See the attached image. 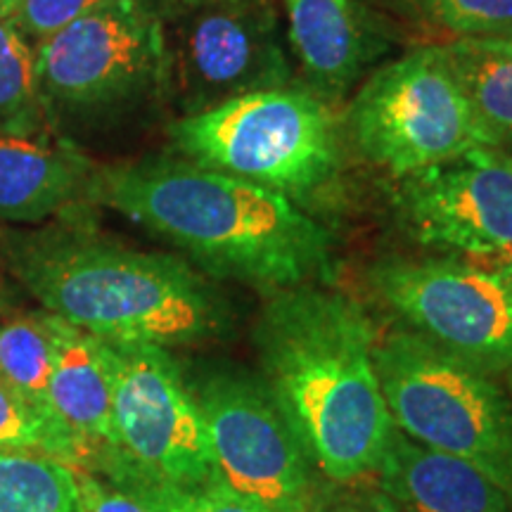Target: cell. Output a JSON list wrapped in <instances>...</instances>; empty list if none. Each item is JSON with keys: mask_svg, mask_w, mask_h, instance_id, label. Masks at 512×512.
Returning a JSON list of instances; mask_svg holds the SVG:
<instances>
[{"mask_svg": "<svg viewBox=\"0 0 512 512\" xmlns=\"http://www.w3.org/2000/svg\"><path fill=\"white\" fill-rule=\"evenodd\" d=\"M88 202L171 242L202 273L264 294L335 275V242L309 209L183 157L98 166Z\"/></svg>", "mask_w": 512, "mask_h": 512, "instance_id": "obj_1", "label": "cell"}, {"mask_svg": "<svg viewBox=\"0 0 512 512\" xmlns=\"http://www.w3.org/2000/svg\"><path fill=\"white\" fill-rule=\"evenodd\" d=\"M0 266L74 328L124 344L178 349L219 342L233 311L188 259L102 235L86 209L38 226L0 228Z\"/></svg>", "mask_w": 512, "mask_h": 512, "instance_id": "obj_2", "label": "cell"}, {"mask_svg": "<svg viewBox=\"0 0 512 512\" xmlns=\"http://www.w3.org/2000/svg\"><path fill=\"white\" fill-rule=\"evenodd\" d=\"M254 323L259 377L325 482L373 479L394 420L375 366L377 325L330 285L264 294Z\"/></svg>", "mask_w": 512, "mask_h": 512, "instance_id": "obj_3", "label": "cell"}, {"mask_svg": "<svg viewBox=\"0 0 512 512\" xmlns=\"http://www.w3.org/2000/svg\"><path fill=\"white\" fill-rule=\"evenodd\" d=\"M178 155L259 183L292 202L328 195L342 171L339 126L328 100L304 88H266L169 126Z\"/></svg>", "mask_w": 512, "mask_h": 512, "instance_id": "obj_4", "label": "cell"}, {"mask_svg": "<svg viewBox=\"0 0 512 512\" xmlns=\"http://www.w3.org/2000/svg\"><path fill=\"white\" fill-rule=\"evenodd\" d=\"M375 366L396 430L475 465L512 496V394L501 377L394 325L377 330Z\"/></svg>", "mask_w": 512, "mask_h": 512, "instance_id": "obj_5", "label": "cell"}, {"mask_svg": "<svg viewBox=\"0 0 512 512\" xmlns=\"http://www.w3.org/2000/svg\"><path fill=\"white\" fill-rule=\"evenodd\" d=\"M107 344L114 448L98 475L140 496L192 491L214 482L207 427L181 363L164 347Z\"/></svg>", "mask_w": 512, "mask_h": 512, "instance_id": "obj_6", "label": "cell"}, {"mask_svg": "<svg viewBox=\"0 0 512 512\" xmlns=\"http://www.w3.org/2000/svg\"><path fill=\"white\" fill-rule=\"evenodd\" d=\"M50 128L93 121L169 88L162 15L150 0H110L36 46Z\"/></svg>", "mask_w": 512, "mask_h": 512, "instance_id": "obj_7", "label": "cell"}, {"mask_svg": "<svg viewBox=\"0 0 512 512\" xmlns=\"http://www.w3.org/2000/svg\"><path fill=\"white\" fill-rule=\"evenodd\" d=\"M347 131L361 157L394 181L489 150L444 43L411 50L370 76L349 102Z\"/></svg>", "mask_w": 512, "mask_h": 512, "instance_id": "obj_8", "label": "cell"}, {"mask_svg": "<svg viewBox=\"0 0 512 512\" xmlns=\"http://www.w3.org/2000/svg\"><path fill=\"white\" fill-rule=\"evenodd\" d=\"M363 283L394 328L484 373H512V292L494 268L441 254H387L366 268Z\"/></svg>", "mask_w": 512, "mask_h": 512, "instance_id": "obj_9", "label": "cell"}, {"mask_svg": "<svg viewBox=\"0 0 512 512\" xmlns=\"http://www.w3.org/2000/svg\"><path fill=\"white\" fill-rule=\"evenodd\" d=\"M188 377L207 427L216 479L273 512H316L325 479L259 373L207 366Z\"/></svg>", "mask_w": 512, "mask_h": 512, "instance_id": "obj_10", "label": "cell"}, {"mask_svg": "<svg viewBox=\"0 0 512 512\" xmlns=\"http://www.w3.org/2000/svg\"><path fill=\"white\" fill-rule=\"evenodd\" d=\"M169 88L185 114L290 86L273 0H176L162 15Z\"/></svg>", "mask_w": 512, "mask_h": 512, "instance_id": "obj_11", "label": "cell"}, {"mask_svg": "<svg viewBox=\"0 0 512 512\" xmlns=\"http://www.w3.org/2000/svg\"><path fill=\"white\" fill-rule=\"evenodd\" d=\"M394 211L418 245L494 264L512 252V159L475 150L396 178Z\"/></svg>", "mask_w": 512, "mask_h": 512, "instance_id": "obj_12", "label": "cell"}, {"mask_svg": "<svg viewBox=\"0 0 512 512\" xmlns=\"http://www.w3.org/2000/svg\"><path fill=\"white\" fill-rule=\"evenodd\" d=\"M48 392L69 467L98 475L114 448L110 344L57 318Z\"/></svg>", "mask_w": 512, "mask_h": 512, "instance_id": "obj_13", "label": "cell"}, {"mask_svg": "<svg viewBox=\"0 0 512 512\" xmlns=\"http://www.w3.org/2000/svg\"><path fill=\"white\" fill-rule=\"evenodd\" d=\"M95 169L64 138L0 136V223L38 226L88 209Z\"/></svg>", "mask_w": 512, "mask_h": 512, "instance_id": "obj_14", "label": "cell"}, {"mask_svg": "<svg viewBox=\"0 0 512 512\" xmlns=\"http://www.w3.org/2000/svg\"><path fill=\"white\" fill-rule=\"evenodd\" d=\"M287 41L309 88L337 100L356 86L377 53L368 0H283Z\"/></svg>", "mask_w": 512, "mask_h": 512, "instance_id": "obj_15", "label": "cell"}, {"mask_svg": "<svg viewBox=\"0 0 512 512\" xmlns=\"http://www.w3.org/2000/svg\"><path fill=\"white\" fill-rule=\"evenodd\" d=\"M373 482L401 512H512V496L482 470L396 427Z\"/></svg>", "mask_w": 512, "mask_h": 512, "instance_id": "obj_16", "label": "cell"}, {"mask_svg": "<svg viewBox=\"0 0 512 512\" xmlns=\"http://www.w3.org/2000/svg\"><path fill=\"white\" fill-rule=\"evenodd\" d=\"M55 313L15 309L0 313V380L50 427L60 444V460L69 465V451L50 413V370H53Z\"/></svg>", "mask_w": 512, "mask_h": 512, "instance_id": "obj_17", "label": "cell"}, {"mask_svg": "<svg viewBox=\"0 0 512 512\" xmlns=\"http://www.w3.org/2000/svg\"><path fill=\"white\" fill-rule=\"evenodd\" d=\"M444 46L486 147L512 159V53L486 41Z\"/></svg>", "mask_w": 512, "mask_h": 512, "instance_id": "obj_18", "label": "cell"}, {"mask_svg": "<svg viewBox=\"0 0 512 512\" xmlns=\"http://www.w3.org/2000/svg\"><path fill=\"white\" fill-rule=\"evenodd\" d=\"M0 512H83L76 470L31 448H0Z\"/></svg>", "mask_w": 512, "mask_h": 512, "instance_id": "obj_19", "label": "cell"}, {"mask_svg": "<svg viewBox=\"0 0 512 512\" xmlns=\"http://www.w3.org/2000/svg\"><path fill=\"white\" fill-rule=\"evenodd\" d=\"M46 128L36 83V48L10 19H0V136H43Z\"/></svg>", "mask_w": 512, "mask_h": 512, "instance_id": "obj_20", "label": "cell"}, {"mask_svg": "<svg viewBox=\"0 0 512 512\" xmlns=\"http://www.w3.org/2000/svg\"><path fill=\"white\" fill-rule=\"evenodd\" d=\"M408 15L451 41L512 36V0H401Z\"/></svg>", "mask_w": 512, "mask_h": 512, "instance_id": "obj_21", "label": "cell"}, {"mask_svg": "<svg viewBox=\"0 0 512 512\" xmlns=\"http://www.w3.org/2000/svg\"><path fill=\"white\" fill-rule=\"evenodd\" d=\"M105 3L110 0H19L10 22L36 48Z\"/></svg>", "mask_w": 512, "mask_h": 512, "instance_id": "obj_22", "label": "cell"}, {"mask_svg": "<svg viewBox=\"0 0 512 512\" xmlns=\"http://www.w3.org/2000/svg\"><path fill=\"white\" fill-rule=\"evenodd\" d=\"M0 448H31L60 460V444L55 434L3 380H0Z\"/></svg>", "mask_w": 512, "mask_h": 512, "instance_id": "obj_23", "label": "cell"}, {"mask_svg": "<svg viewBox=\"0 0 512 512\" xmlns=\"http://www.w3.org/2000/svg\"><path fill=\"white\" fill-rule=\"evenodd\" d=\"M143 498L155 508V512H273L235 494L219 479L202 486V489L171 491V494H152Z\"/></svg>", "mask_w": 512, "mask_h": 512, "instance_id": "obj_24", "label": "cell"}, {"mask_svg": "<svg viewBox=\"0 0 512 512\" xmlns=\"http://www.w3.org/2000/svg\"><path fill=\"white\" fill-rule=\"evenodd\" d=\"M316 512H401L373 479L349 484L325 482Z\"/></svg>", "mask_w": 512, "mask_h": 512, "instance_id": "obj_25", "label": "cell"}, {"mask_svg": "<svg viewBox=\"0 0 512 512\" xmlns=\"http://www.w3.org/2000/svg\"><path fill=\"white\" fill-rule=\"evenodd\" d=\"M76 482L83 512H155L143 496L110 482L107 477L76 470Z\"/></svg>", "mask_w": 512, "mask_h": 512, "instance_id": "obj_26", "label": "cell"}, {"mask_svg": "<svg viewBox=\"0 0 512 512\" xmlns=\"http://www.w3.org/2000/svg\"><path fill=\"white\" fill-rule=\"evenodd\" d=\"M489 268H494V271L498 273V278H501L505 287L512 292V252L508 256H503V259L494 261V264H489Z\"/></svg>", "mask_w": 512, "mask_h": 512, "instance_id": "obj_27", "label": "cell"}, {"mask_svg": "<svg viewBox=\"0 0 512 512\" xmlns=\"http://www.w3.org/2000/svg\"><path fill=\"white\" fill-rule=\"evenodd\" d=\"M10 302H8V287H5V278H3V266H0V313L10 309Z\"/></svg>", "mask_w": 512, "mask_h": 512, "instance_id": "obj_28", "label": "cell"}, {"mask_svg": "<svg viewBox=\"0 0 512 512\" xmlns=\"http://www.w3.org/2000/svg\"><path fill=\"white\" fill-rule=\"evenodd\" d=\"M19 0H0V19H10L12 12L17 10Z\"/></svg>", "mask_w": 512, "mask_h": 512, "instance_id": "obj_29", "label": "cell"}, {"mask_svg": "<svg viewBox=\"0 0 512 512\" xmlns=\"http://www.w3.org/2000/svg\"><path fill=\"white\" fill-rule=\"evenodd\" d=\"M486 43H491V46H496V48L510 50V53H512V36H505V38H486Z\"/></svg>", "mask_w": 512, "mask_h": 512, "instance_id": "obj_30", "label": "cell"}, {"mask_svg": "<svg viewBox=\"0 0 512 512\" xmlns=\"http://www.w3.org/2000/svg\"><path fill=\"white\" fill-rule=\"evenodd\" d=\"M505 380H508V389H510V394H512V373L505 377Z\"/></svg>", "mask_w": 512, "mask_h": 512, "instance_id": "obj_31", "label": "cell"}]
</instances>
